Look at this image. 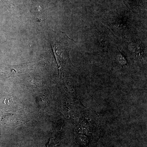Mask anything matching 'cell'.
Segmentation results:
<instances>
[{"label":"cell","instance_id":"1","mask_svg":"<svg viewBox=\"0 0 147 147\" xmlns=\"http://www.w3.org/2000/svg\"><path fill=\"white\" fill-rule=\"evenodd\" d=\"M50 31L49 40L61 74L65 69L71 64L69 53L74 41L64 32Z\"/></svg>","mask_w":147,"mask_h":147}]
</instances>
